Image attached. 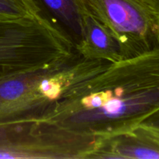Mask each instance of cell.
Listing matches in <instances>:
<instances>
[{
	"label": "cell",
	"instance_id": "30bf717a",
	"mask_svg": "<svg viewBox=\"0 0 159 159\" xmlns=\"http://www.w3.org/2000/svg\"><path fill=\"white\" fill-rule=\"evenodd\" d=\"M140 125L151 129L159 134V110L144 120Z\"/></svg>",
	"mask_w": 159,
	"mask_h": 159
},
{
	"label": "cell",
	"instance_id": "ba28073f",
	"mask_svg": "<svg viewBox=\"0 0 159 159\" xmlns=\"http://www.w3.org/2000/svg\"><path fill=\"white\" fill-rule=\"evenodd\" d=\"M43 12L71 38L75 48L82 37L85 0H35Z\"/></svg>",
	"mask_w": 159,
	"mask_h": 159
},
{
	"label": "cell",
	"instance_id": "9c48e42d",
	"mask_svg": "<svg viewBox=\"0 0 159 159\" xmlns=\"http://www.w3.org/2000/svg\"><path fill=\"white\" fill-rule=\"evenodd\" d=\"M41 16L47 15L35 0H0V20L34 18Z\"/></svg>",
	"mask_w": 159,
	"mask_h": 159
},
{
	"label": "cell",
	"instance_id": "8992f818",
	"mask_svg": "<svg viewBox=\"0 0 159 159\" xmlns=\"http://www.w3.org/2000/svg\"><path fill=\"white\" fill-rule=\"evenodd\" d=\"M159 159V134L139 125L134 130L100 138L90 159Z\"/></svg>",
	"mask_w": 159,
	"mask_h": 159
},
{
	"label": "cell",
	"instance_id": "5b68a950",
	"mask_svg": "<svg viewBox=\"0 0 159 159\" xmlns=\"http://www.w3.org/2000/svg\"><path fill=\"white\" fill-rule=\"evenodd\" d=\"M88 10L117 40L124 59L159 43V16L141 0H85Z\"/></svg>",
	"mask_w": 159,
	"mask_h": 159
},
{
	"label": "cell",
	"instance_id": "277c9868",
	"mask_svg": "<svg viewBox=\"0 0 159 159\" xmlns=\"http://www.w3.org/2000/svg\"><path fill=\"white\" fill-rule=\"evenodd\" d=\"M99 141L48 120L0 124V158L90 159Z\"/></svg>",
	"mask_w": 159,
	"mask_h": 159
},
{
	"label": "cell",
	"instance_id": "8fae6325",
	"mask_svg": "<svg viewBox=\"0 0 159 159\" xmlns=\"http://www.w3.org/2000/svg\"><path fill=\"white\" fill-rule=\"evenodd\" d=\"M141 1L159 16V0H141Z\"/></svg>",
	"mask_w": 159,
	"mask_h": 159
},
{
	"label": "cell",
	"instance_id": "6da1fadb",
	"mask_svg": "<svg viewBox=\"0 0 159 159\" xmlns=\"http://www.w3.org/2000/svg\"><path fill=\"white\" fill-rule=\"evenodd\" d=\"M158 110L159 43L73 85L46 120L104 138L134 130Z\"/></svg>",
	"mask_w": 159,
	"mask_h": 159
},
{
	"label": "cell",
	"instance_id": "7a4b0ae2",
	"mask_svg": "<svg viewBox=\"0 0 159 159\" xmlns=\"http://www.w3.org/2000/svg\"><path fill=\"white\" fill-rule=\"evenodd\" d=\"M110 63L77 52L54 62L0 77V124L46 120L65 92Z\"/></svg>",
	"mask_w": 159,
	"mask_h": 159
},
{
	"label": "cell",
	"instance_id": "52a82bcc",
	"mask_svg": "<svg viewBox=\"0 0 159 159\" xmlns=\"http://www.w3.org/2000/svg\"><path fill=\"white\" fill-rule=\"evenodd\" d=\"M75 51L89 60L115 63L124 60L120 46L111 31L87 8L82 15V37Z\"/></svg>",
	"mask_w": 159,
	"mask_h": 159
},
{
	"label": "cell",
	"instance_id": "3957f363",
	"mask_svg": "<svg viewBox=\"0 0 159 159\" xmlns=\"http://www.w3.org/2000/svg\"><path fill=\"white\" fill-rule=\"evenodd\" d=\"M75 51L71 38L47 16L0 20V77L48 65Z\"/></svg>",
	"mask_w": 159,
	"mask_h": 159
}]
</instances>
